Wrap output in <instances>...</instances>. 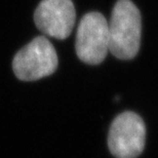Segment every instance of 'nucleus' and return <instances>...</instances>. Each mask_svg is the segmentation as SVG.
Here are the masks:
<instances>
[{"label":"nucleus","mask_w":158,"mask_h":158,"mask_svg":"<svg viewBox=\"0 0 158 158\" xmlns=\"http://www.w3.org/2000/svg\"><path fill=\"white\" fill-rule=\"evenodd\" d=\"M109 52L119 60L134 59L140 49L142 21L131 0H118L108 23Z\"/></svg>","instance_id":"1"},{"label":"nucleus","mask_w":158,"mask_h":158,"mask_svg":"<svg viewBox=\"0 0 158 158\" xmlns=\"http://www.w3.org/2000/svg\"><path fill=\"white\" fill-rule=\"evenodd\" d=\"M58 67V56L45 36H38L20 49L12 61V69L20 80L35 81L52 75Z\"/></svg>","instance_id":"2"},{"label":"nucleus","mask_w":158,"mask_h":158,"mask_svg":"<svg viewBox=\"0 0 158 158\" xmlns=\"http://www.w3.org/2000/svg\"><path fill=\"white\" fill-rule=\"evenodd\" d=\"M75 49L79 60L88 65H99L109 52L108 21L102 14L91 11L78 25Z\"/></svg>","instance_id":"3"},{"label":"nucleus","mask_w":158,"mask_h":158,"mask_svg":"<svg viewBox=\"0 0 158 158\" xmlns=\"http://www.w3.org/2000/svg\"><path fill=\"white\" fill-rule=\"evenodd\" d=\"M146 143L144 120L134 112H123L113 120L109 129L108 147L116 158H137Z\"/></svg>","instance_id":"4"},{"label":"nucleus","mask_w":158,"mask_h":158,"mask_svg":"<svg viewBox=\"0 0 158 158\" xmlns=\"http://www.w3.org/2000/svg\"><path fill=\"white\" fill-rule=\"evenodd\" d=\"M76 11L72 0H42L34 12V22L44 35L63 40L73 30Z\"/></svg>","instance_id":"5"}]
</instances>
